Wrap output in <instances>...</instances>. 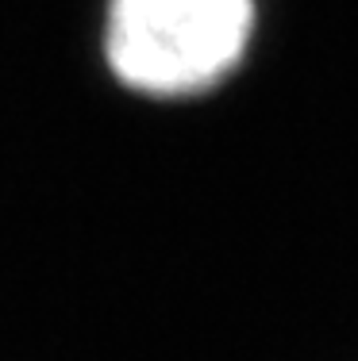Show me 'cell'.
Segmentation results:
<instances>
[{
	"label": "cell",
	"mask_w": 358,
	"mask_h": 361,
	"mask_svg": "<svg viewBox=\"0 0 358 361\" xmlns=\"http://www.w3.org/2000/svg\"><path fill=\"white\" fill-rule=\"evenodd\" d=\"M251 23V0H112L108 62L139 92L185 97L243 58Z\"/></svg>",
	"instance_id": "1"
}]
</instances>
